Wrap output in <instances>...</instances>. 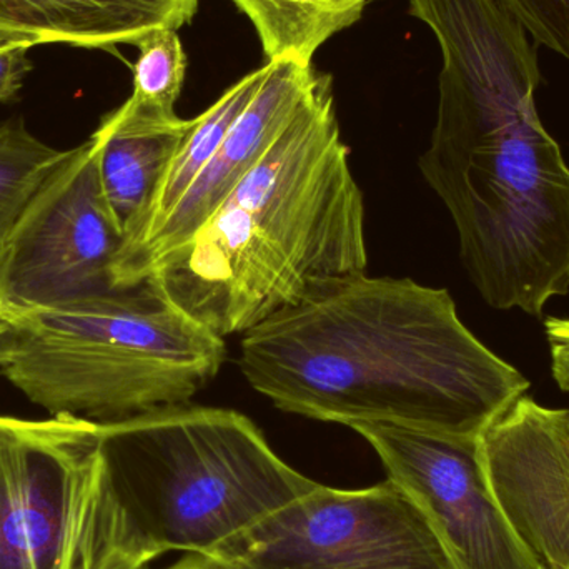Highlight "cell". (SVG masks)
<instances>
[{"mask_svg":"<svg viewBox=\"0 0 569 569\" xmlns=\"http://www.w3.org/2000/svg\"><path fill=\"white\" fill-rule=\"evenodd\" d=\"M531 36L569 60V0H497Z\"/></svg>","mask_w":569,"mask_h":569,"instance_id":"obj_18","label":"cell"},{"mask_svg":"<svg viewBox=\"0 0 569 569\" xmlns=\"http://www.w3.org/2000/svg\"><path fill=\"white\" fill-rule=\"evenodd\" d=\"M100 453L102 569L207 555L318 485L227 408L176 405L100 423Z\"/></svg>","mask_w":569,"mask_h":569,"instance_id":"obj_4","label":"cell"},{"mask_svg":"<svg viewBox=\"0 0 569 569\" xmlns=\"http://www.w3.org/2000/svg\"><path fill=\"white\" fill-rule=\"evenodd\" d=\"M367 266L363 193L320 76L266 156L143 283L226 338Z\"/></svg>","mask_w":569,"mask_h":569,"instance_id":"obj_3","label":"cell"},{"mask_svg":"<svg viewBox=\"0 0 569 569\" xmlns=\"http://www.w3.org/2000/svg\"><path fill=\"white\" fill-rule=\"evenodd\" d=\"M0 321L16 333L3 377L49 415L97 423L190 403L227 355L147 283Z\"/></svg>","mask_w":569,"mask_h":569,"instance_id":"obj_5","label":"cell"},{"mask_svg":"<svg viewBox=\"0 0 569 569\" xmlns=\"http://www.w3.org/2000/svg\"><path fill=\"white\" fill-rule=\"evenodd\" d=\"M269 70L270 63H267L247 73L239 82L227 89L226 93L202 116L192 119V127L167 166L146 216L126 243L159 223L182 199L193 180L202 173L207 163L216 156L240 113L252 102Z\"/></svg>","mask_w":569,"mask_h":569,"instance_id":"obj_15","label":"cell"},{"mask_svg":"<svg viewBox=\"0 0 569 569\" xmlns=\"http://www.w3.org/2000/svg\"><path fill=\"white\" fill-rule=\"evenodd\" d=\"M96 137L69 149L0 253V318L113 290L122 230L103 196Z\"/></svg>","mask_w":569,"mask_h":569,"instance_id":"obj_8","label":"cell"},{"mask_svg":"<svg viewBox=\"0 0 569 569\" xmlns=\"http://www.w3.org/2000/svg\"><path fill=\"white\" fill-rule=\"evenodd\" d=\"M256 27L269 62L311 66L328 39L357 23L370 0H232Z\"/></svg>","mask_w":569,"mask_h":569,"instance_id":"obj_14","label":"cell"},{"mask_svg":"<svg viewBox=\"0 0 569 569\" xmlns=\"http://www.w3.org/2000/svg\"><path fill=\"white\" fill-rule=\"evenodd\" d=\"M270 70L206 169L156 226L130 240L113 260V288L146 282L152 267L179 249L233 192L293 119L320 76L313 67L282 60Z\"/></svg>","mask_w":569,"mask_h":569,"instance_id":"obj_11","label":"cell"},{"mask_svg":"<svg viewBox=\"0 0 569 569\" xmlns=\"http://www.w3.org/2000/svg\"><path fill=\"white\" fill-rule=\"evenodd\" d=\"M13 343H16V333L13 328L6 321H0V367L9 360L12 355Z\"/></svg>","mask_w":569,"mask_h":569,"instance_id":"obj_22","label":"cell"},{"mask_svg":"<svg viewBox=\"0 0 569 569\" xmlns=\"http://www.w3.org/2000/svg\"><path fill=\"white\" fill-rule=\"evenodd\" d=\"M100 423L0 415V569H102Z\"/></svg>","mask_w":569,"mask_h":569,"instance_id":"obj_6","label":"cell"},{"mask_svg":"<svg viewBox=\"0 0 569 569\" xmlns=\"http://www.w3.org/2000/svg\"><path fill=\"white\" fill-rule=\"evenodd\" d=\"M67 153L33 136L22 119L0 122V253L20 213Z\"/></svg>","mask_w":569,"mask_h":569,"instance_id":"obj_16","label":"cell"},{"mask_svg":"<svg viewBox=\"0 0 569 569\" xmlns=\"http://www.w3.org/2000/svg\"><path fill=\"white\" fill-rule=\"evenodd\" d=\"M485 480L545 569H569V408L523 395L478 437Z\"/></svg>","mask_w":569,"mask_h":569,"instance_id":"obj_10","label":"cell"},{"mask_svg":"<svg viewBox=\"0 0 569 569\" xmlns=\"http://www.w3.org/2000/svg\"><path fill=\"white\" fill-rule=\"evenodd\" d=\"M388 480L423 510L455 569H545L508 523L481 468L478 440L388 421H357Z\"/></svg>","mask_w":569,"mask_h":569,"instance_id":"obj_9","label":"cell"},{"mask_svg":"<svg viewBox=\"0 0 569 569\" xmlns=\"http://www.w3.org/2000/svg\"><path fill=\"white\" fill-rule=\"evenodd\" d=\"M240 370L284 413L478 440L531 383L475 337L445 288L338 277L243 333Z\"/></svg>","mask_w":569,"mask_h":569,"instance_id":"obj_2","label":"cell"},{"mask_svg":"<svg viewBox=\"0 0 569 569\" xmlns=\"http://www.w3.org/2000/svg\"><path fill=\"white\" fill-rule=\"evenodd\" d=\"M545 333L551 353V373L565 393H569V318H545Z\"/></svg>","mask_w":569,"mask_h":569,"instance_id":"obj_20","label":"cell"},{"mask_svg":"<svg viewBox=\"0 0 569 569\" xmlns=\"http://www.w3.org/2000/svg\"><path fill=\"white\" fill-rule=\"evenodd\" d=\"M207 557L233 569H455L427 515L391 480L318 483Z\"/></svg>","mask_w":569,"mask_h":569,"instance_id":"obj_7","label":"cell"},{"mask_svg":"<svg viewBox=\"0 0 569 569\" xmlns=\"http://www.w3.org/2000/svg\"><path fill=\"white\" fill-rule=\"evenodd\" d=\"M129 102L157 116L173 117L186 80L187 57L179 30L160 29L137 46Z\"/></svg>","mask_w":569,"mask_h":569,"instance_id":"obj_17","label":"cell"},{"mask_svg":"<svg viewBox=\"0 0 569 569\" xmlns=\"http://www.w3.org/2000/svg\"><path fill=\"white\" fill-rule=\"evenodd\" d=\"M192 120L163 117L132 106L129 100L107 113L96 132L103 196L122 230L123 243L146 216L160 179Z\"/></svg>","mask_w":569,"mask_h":569,"instance_id":"obj_13","label":"cell"},{"mask_svg":"<svg viewBox=\"0 0 569 569\" xmlns=\"http://www.w3.org/2000/svg\"><path fill=\"white\" fill-rule=\"evenodd\" d=\"M166 569H233L207 555L187 553L186 558Z\"/></svg>","mask_w":569,"mask_h":569,"instance_id":"obj_21","label":"cell"},{"mask_svg":"<svg viewBox=\"0 0 569 569\" xmlns=\"http://www.w3.org/2000/svg\"><path fill=\"white\" fill-rule=\"evenodd\" d=\"M410 13L443 56L421 173L481 298L543 317L569 293V167L538 116V46L497 0H410Z\"/></svg>","mask_w":569,"mask_h":569,"instance_id":"obj_1","label":"cell"},{"mask_svg":"<svg viewBox=\"0 0 569 569\" xmlns=\"http://www.w3.org/2000/svg\"><path fill=\"white\" fill-rule=\"evenodd\" d=\"M32 43L22 37L0 33V103L10 102L22 89L32 70Z\"/></svg>","mask_w":569,"mask_h":569,"instance_id":"obj_19","label":"cell"},{"mask_svg":"<svg viewBox=\"0 0 569 569\" xmlns=\"http://www.w3.org/2000/svg\"><path fill=\"white\" fill-rule=\"evenodd\" d=\"M199 0H0V33L46 43L139 46L160 29L192 22Z\"/></svg>","mask_w":569,"mask_h":569,"instance_id":"obj_12","label":"cell"}]
</instances>
